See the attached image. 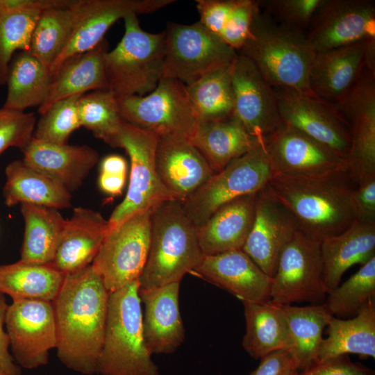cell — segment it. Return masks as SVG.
Instances as JSON below:
<instances>
[{
	"instance_id": "cell-44",
	"label": "cell",
	"mask_w": 375,
	"mask_h": 375,
	"mask_svg": "<svg viewBox=\"0 0 375 375\" xmlns=\"http://www.w3.org/2000/svg\"><path fill=\"white\" fill-rule=\"evenodd\" d=\"M322 0L259 1L260 10L275 21L306 31Z\"/></svg>"
},
{
	"instance_id": "cell-11",
	"label": "cell",
	"mask_w": 375,
	"mask_h": 375,
	"mask_svg": "<svg viewBox=\"0 0 375 375\" xmlns=\"http://www.w3.org/2000/svg\"><path fill=\"white\" fill-rule=\"evenodd\" d=\"M122 119L157 133H178L192 137L198 117L182 82L162 77L156 88L144 96L117 97Z\"/></svg>"
},
{
	"instance_id": "cell-6",
	"label": "cell",
	"mask_w": 375,
	"mask_h": 375,
	"mask_svg": "<svg viewBox=\"0 0 375 375\" xmlns=\"http://www.w3.org/2000/svg\"><path fill=\"white\" fill-rule=\"evenodd\" d=\"M123 19L122 40L104 56L108 89L117 97L144 96L151 92L163 77L165 32L145 31L134 13Z\"/></svg>"
},
{
	"instance_id": "cell-42",
	"label": "cell",
	"mask_w": 375,
	"mask_h": 375,
	"mask_svg": "<svg viewBox=\"0 0 375 375\" xmlns=\"http://www.w3.org/2000/svg\"><path fill=\"white\" fill-rule=\"evenodd\" d=\"M327 294L325 303L333 316L357 315L375 299V257Z\"/></svg>"
},
{
	"instance_id": "cell-39",
	"label": "cell",
	"mask_w": 375,
	"mask_h": 375,
	"mask_svg": "<svg viewBox=\"0 0 375 375\" xmlns=\"http://www.w3.org/2000/svg\"><path fill=\"white\" fill-rule=\"evenodd\" d=\"M234 62L186 85L188 94L199 122L223 120L233 117L232 74Z\"/></svg>"
},
{
	"instance_id": "cell-29",
	"label": "cell",
	"mask_w": 375,
	"mask_h": 375,
	"mask_svg": "<svg viewBox=\"0 0 375 375\" xmlns=\"http://www.w3.org/2000/svg\"><path fill=\"white\" fill-rule=\"evenodd\" d=\"M322 281L326 294L336 288L344 273L355 264L375 257V224L355 221L344 232L320 243Z\"/></svg>"
},
{
	"instance_id": "cell-48",
	"label": "cell",
	"mask_w": 375,
	"mask_h": 375,
	"mask_svg": "<svg viewBox=\"0 0 375 375\" xmlns=\"http://www.w3.org/2000/svg\"><path fill=\"white\" fill-rule=\"evenodd\" d=\"M356 221L375 224V176L356 185L353 194Z\"/></svg>"
},
{
	"instance_id": "cell-31",
	"label": "cell",
	"mask_w": 375,
	"mask_h": 375,
	"mask_svg": "<svg viewBox=\"0 0 375 375\" xmlns=\"http://www.w3.org/2000/svg\"><path fill=\"white\" fill-rule=\"evenodd\" d=\"M190 140L214 174L263 141L250 135L233 116L223 120L199 122Z\"/></svg>"
},
{
	"instance_id": "cell-37",
	"label": "cell",
	"mask_w": 375,
	"mask_h": 375,
	"mask_svg": "<svg viewBox=\"0 0 375 375\" xmlns=\"http://www.w3.org/2000/svg\"><path fill=\"white\" fill-rule=\"evenodd\" d=\"M65 274L51 264H33L19 260L0 265V293L12 301L52 302L58 295Z\"/></svg>"
},
{
	"instance_id": "cell-4",
	"label": "cell",
	"mask_w": 375,
	"mask_h": 375,
	"mask_svg": "<svg viewBox=\"0 0 375 375\" xmlns=\"http://www.w3.org/2000/svg\"><path fill=\"white\" fill-rule=\"evenodd\" d=\"M197 226L176 200L163 201L151 214V239L140 289L181 283L201 261Z\"/></svg>"
},
{
	"instance_id": "cell-5",
	"label": "cell",
	"mask_w": 375,
	"mask_h": 375,
	"mask_svg": "<svg viewBox=\"0 0 375 375\" xmlns=\"http://www.w3.org/2000/svg\"><path fill=\"white\" fill-rule=\"evenodd\" d=\"M139 288V281H136L110 292L96 374L160 375L144 342Z\"/></svg>"
},
{
	"instance_id": "cell-30",
	"label": "cell",
	"mask_w": 375,
	"mask_h": 375,
	"mask_svg": "<svg viewBox=\"0 0 375 375\" xmlns=\"http://www.w3.org/2000/svg\"><path fill=\"white\" fill-rule=\"evenodd\" d=\"M5 174L3 197L7 206L32 204L58 210L72 207L69 192L22 159L8 164Z\"/></svg>"
},
{
	"instance_id": "cell-17",
	"label": "cell",
	"mask_w": 375,
	"mask_h": 375,
	"mask_svg": "<svg viewBox=\"0 0 375 375\" xmlns=\"http://www.w3.org/2000/svg\"><path fill=\"white\" fill-rule=\"evenodd\" d=\"M232 86L233 116L250 135L264 140L282 126L272 87L251 60L238 53Z\"/></svg>"
},
{
	"instance_id": "cell-49",
	"label": "cell",
	"mask_w": 375,
	"mask_h": 375,
	"mask_svg": "<svg viewBox=\"0 0 375 375\" xmlns=\"http://www.w3.org/2000/svg\"><path fill=\"white\" fill-rule=\"evenodd\" d=\"M297 371L294 360L290 353L280 350L260 358L258 366L249 375H292Z\"/></svg>"
},
{
	"instance_id": "cell-27",
	"label": "cell",
	"mask_w": 375,
	"mask_h": 375,
	"mask_svg": "<svg viewBox=\"0 0 375 375\" xmlns=\"http://www.w3.org/2000/svg\"><path fill=\"white\" fill-rule=\"evenodd\" d=\"M256 194L226 203L197 227V239L203 255L242 249L253 222Z\"/></svg>"
},
{
	"instance_id": "cell-47",
	"label": "cell",
	"mask_w": 375,
	"mask_h": 375,
	"mask_svg": "<svg viewBox=\"0 0 375 375\" xmlns=\"http://www.w3.org/2000/svg\"><path fill=\"white\" fill-rule=\"evenodd\" d=\"M369 368L353 362L348 355H341L318 361L301 370L298 375H372Z\"/></svg>"
},
{
	"instance_id": "cell-35",
	"label": "cell",
	"mask_w": 375,
	"mask_h": 375,
	"mask_svg": "<svg viewBox=\"0 0 375 375\" xmlns=\"http://www.w3.org/2000/svg\"><path fill=\"white\" fill-rule=\"evenodd\" d=\"M20 210L24 232L19 260L33 264H51L66 219L53 208L22 204Z\"/></svg>"
},
{
	"instance_id": "cell-2",
	"label": "cell",
	"mask_w": 375,
	"mask_h": 375,
	"mask_svg": "<svg viewBox=\"0 0 375 375\" xmlns=\"http://www.w3.org/2000/svg\"><path fill=\"white\" fill-rule=\"evenodd\" d=\"M265 187L289 212L298 230L319 243L356 220V184L348 169L316 176L275 174Z\"/></svg>"
},
{
	"instance_id": "cell-8",
	"label": "cell",
	"mask_w": 375,
	"mask_h": 375,
	"mask_svg": "<svg viewBox=\"0 0 375 375\" xmlns=\"http://www.w3.org/2000/svg\"><path fill=\"white\" fill-rule=\"evenodd\" d=\"M158 137L154 132L123 121L117 148L124 149L128 155L131 173L125 198L108 219L110 228L136 214L153 210L163 201L174 200L156 171Z\"/></svg>"
},
{
	"instance_id": "cell-32",
	"label": "cell",
	"mask_w": 375,
	"mask_h": 375,
	"mask_svg": "<svg viewBox=\"0 0 375 375\" xmlns=\"http://www.w3.org/2000/svg\"><path fill=\"white\" fill-rule=\"evenodd\" d=\"M246 332L244 349L253 358L260 359L280 350L288 352L292 341L286 317L280 305L243 301Z\"/></svg>"
},
{
	"instance_id": "cell-36",
	"label": "cell",
	"mask_w": 375,
	"mask_h": 375,
	"mask_svg": "<svg viewBox=\"0 0 375 375\" xmlns=\"http://www.w3.org/2000/svg\"><path fill=\"white\" fill-rule=\"evenodd\" d=\"M53 76L49 67L27 51H18L12 58L7 74V95L3 108L24 112L40 106Z\"/></svg>"
},
{
	"instance_id": "cell-38",
	"label": "cell",
	"mask_w": 375,
	"mask_h": 375,
	"mask_svg": "<svg viewBox=\"0 0 375 375\" xmlns=\"http://www.w3.org/2000/svg\"><path fill=\"white\" fill-rule=\"evenodd\" d=\"M286 317L292 341L289 352L297 370L317 361L322 333L333 315L325 303L308 306H281Z\"/></svg>"
},
{
	"instance_id": "cell-3",
	"label": "cell",
	"mask_w": 375,
	"mask_h": 375,
	"mask_svg": "<svg viewBox=\"0 0 375 375\" xmlns=\"http://www.w3.org/2000/svg\"><path fill=\"white\" fill-rule=\"evenodd\" d=\"M238 53L251 60L272 87L315 96L308 77L315 52L305 31L281 24L258 8Z\"/></svg>"
},
{
	"instance_id": "cell-46",
	"label": "cell",
	"mask_w": 375,
	"mask_h": 375,
	"mask_svg": "<svg viewBox=\"0 0 375 375\" xmlns=\"http://www.w3.org/2000/svg\"><path fill=\"white\" fill-rule=\"evenodd\" d=\"M259 1L233 0L219 38L237 52L247 40Z\"/></svg>"
},
{
	"instance_id": "cell-14",
	"label": "cell",
	"mask_w": 375,
	"mask_h": 375,
	"mask_svg": "<svg viewBox=\"0 0 375 375\" xmlns=\"http://www.w3.org/2000/svg\"><path fill=\"white\" fill-rule=\"evenodd\" d=\"M6 330L11 354L21 368L33 369L48 364L49 351L57 345L52 302L12 301L6 313Z\"/></svg>"
},
{
	"instance_id": "cell-33",
	"label": "cell",
	"mask_w": 375,
	"mask_h": 375,
	"mask_svg": "<svg viewBox=\"0 0 375 375\" xmlns=\"http://www.w3.org/2000/svg\"><path fill=\"white\" fill-rule=\"evenodd\" d=\"M327 327L328 337L321 342L316 362L349 353L375 358V299L352 318L333 315Z\"/></svg>"
},
{
	"instance_id": "cell-50",
	"label": "cell",
	"mask_w": 375,
	"mask_h": 375,
	"mask_svg": "<svg viewBox=\"0 0 375 375\" xmlns=\"http://www.w3.org/2000/svg\"><path fill=\"white\" fill-rule=\"evenodd\" d=\"M8 306L4 294L0 293V368L6 375H22V368L10 352V340L4 328Z\"/></svg>"
},
{
	"instance_id": "cell-52",
	"label": "cell",
	"mask_w": 375,
	"mask_h": 375,
	"mask_svg": "<svg viewBox=\"0 0 375 375\" xmlns=\"http://www.w3.org/2000/svg\"><path fill=\"white\" fill-rule=\"evenodd\" d=\"M100 170L101 173L126 176L127 162L122 156L108 155L102 160Z\"/></svg>"
},
{
	"instance_id": "cell-9",
	"label": "cell",
	"mask_w": 375,
	"mask_h": 375,
	"mask_svg": "<svg viewBox=\"0 0 375 375\" xmlns=\"http://www.w3.org/2000/svg\"><path fill=\"white\" fill-rule=\"evenodd\" d=\"M165 35L163 77L189 85L205 74L233 63L238 52L200 22H169Z\"/></svg>"
},
{
	"instance_id": "cell-1",
	"label": "cell",
	"mask_w": 375,
	"mask_h": 375,
	"mask_svg": "<svg viewBox=\"0 0 375 375\" xmlns=\"http://www.w3.org/2000/svg\"><path fill=\"white\" fill-rule=\"evenodd\" d=\"M109 292L92 265L66 274L52 301L57 356L68 369L96 374L107 321Z\"/></svg>"
},
{
	"instance_id": "cell-54",
	"label": "cell",
	"mask_w": 375,
	"mask_h": 375,
	"mask_svg": "<svg viewBox=\"0 0 375 375\" xmlns=\"http://www.w3.org/2000/svg\"><path fill=\"white\" fill-rule=\"evenodd\" d=\"M0 375H6L1 368H0Z\"/></svg>"
},
{
	"instance_id": "cell-40",
	"label": "cell",
	"mask_w": 375,
	"mask_h": 375,
	"mask_svg": "<svg viewBox=\"0 0 375 375\" xmlns=\"http://www.w3.org/2000/svg\"><path fill=\"white\" fill-rule=\"evenodd\" d=\"M59 0H40L33 6L0 15V86L6 85L8 67L18 51H29L33 29L42 9Z\"/></svg>"
},
{
	"instance_id": "cell-53",
	"label": "cell",
	"mask_w": 375,
	"mask_h": 375,
	"mask_svg": "<svg viewBox=\"0 0 375 375\" xmlns=\"http://www.w3.org/2000/svg\"><path fill=\"white\" fill-rule=\"evenodd\" d=\"M40 0H0V15L16 8L38 3Z\"/></svg>"
},
{
	"instance_id": "cell-12",
	"label": "cell",
	"mask_w": 375,
	"mask_h": 375,
	"mask_svg": "<svg viewBox=\"0 0 375 375\" xmlns=\"http://www.w3.org/2000/svg\"><path fill=\"white\" fill-rule=\"evenodd\" d=\"M320 243L297 230L282 250L270 288L277 305L325 303Z\"/></svg>"
},
{
	"instance_id": "cell-41",
	"label": "cell",
	"mask_w": 375,
	"mask_h": 375,
	"mask_svg": "<svg viewBox=\"0 0 375 375\" xmlns=\"http://www.w3.org/2000/svg\"><path fill=\"white\" fill-rule=\"evenodd\" d=\"M78 110L81 126L95 138L117 148L124 120L119 114L117 97L112 91L99 90L82 95L78 101Z\"/></svg>"
},
{
	"instance_id": "cell-18",
	"label": "cell",
	"mask_w": 375,
	"mask_h": 375,
	"mask_svg": "<svg viewBox=\"0 0 375 375\" xmlns=\"http://www.w3.org/2000/svg\"><path fill=\"white\" fill-rule=\"evenodd\" d=\"M265 145L274 174L316 176L348 169L335 151L284 123L265 139Z\"/></svg>"
},
{
	"instance_id": "cell-10",
	"label": "cell",
	"mask_w": 375,
	"mask_h": 375,
	"mask_svg": "<svg viewBox=\"0 0 375 375\" xmlns=\"http://www.w3.org/2000/svg\"><path fill=\"white\" fill-rule=\"evenodd\" d=\"M151 210L110 228L91 265L110 292L139 281L151 239Z\"/></svg>"
},
{
	"instance_id": "cell-7",
	"label": "cell",
	"mask_w": 375,
	"mask_h": 375,
	"mask_svg": "<svg viewBox=\"0 0 375 375\" xmlns=\"http://www.w3.org/2000/svg\"><path fill=\"white\" fill-rule=\"evenodd\" d=\"M274 174L264 140L211 176L181 203L183 210L197 227L226 203L256 194Z\"/></svg>"
},
{
	"instance_id": "cell-21",
	"label": "cell",
	"mask_w": 375,
	"mask_h": 375,
	"mask_svg": "<svg viewBox=\"0 0 375 375\" xmlns=\"http://www.w3.org/2000/svg\"><path fill=\"white\" fill-rule=\"evenodd\" d=\"M156 167L164 187L181 203L215 174L190 138L178 133L159 135Z\"/></svg>"
},
{
	"instance_id": "cell-20",
	"label": "cell",
	"mask_w": 375,
	"mask_h": 375,
	"mask_svg": "<svg viewBox=\"0 0 375 375\" xmlns=\"http://www.w3.org/2000/svg\"><path fill=\"white\" fill-rule=\"evenodd\" d=\"M297 230L289 212L264 187L256 194L253 222L242 250L272 278L282 250Z\"/></svg>"
},
{
	"instance_id": "cell-16",
	"label": "cell",
	"mask_w": 375,
	"mask_h": 375,
	"mask_svg": "<svg viewBox=\"0 0 375 375\" xmlns=\"http://www.w3.org/2000/svg\"><path fill=\"white\" fill-rule=\"evenodd\" d=\"M272 89L283 123L330 148L347 162L350 132L331 104L290 88Z\"/></svg>"
},
{
	"instance_id": "cell-28",
	"label": "cell",
	"mask_w": 375,
	"mask_h": 375,
	"mask_svg": "<svg viewBox=\"0 0 375 375\" xmlns=\"http://www.w3.org/2000/svg\"><path fill=\"white\" fill-rule=\"evenodd\" d=\"M108 48V42L103 38L92 49L65 60L53 76L47 97L38 108L40 115L61 99L108 89L104 56Z\"/></svg>"
},
{
	"instance_id": "cell-51",
	"label": "cell",
	"mask_w": 375,
	"mask_h": 375,
	"mask_svg": "<svg viewBox=\"0 0 375 375\" xmlns=\"http://www.w3.org/2000/svg\"><path fill=\"white\" fill-rule=\"evenodd\" d=\"M126 176L108 174L100 172L99 185L105 193L112 196L119 195L122 193L126 182Z\"/></svg>"
},
{
	"instance_id": "cell-23",
	"label": "cell",
	"mask_w": 375,
	"mask_h": 375,
	"mask_svg": "<svg viewBox=\"0 0 375 375\" xmlns=\"http://www.w3.org/2000/svg\"><path fill=\"white\" fill-rule=\"evenodd\" d=\"M180 283L140 289L144 342L152 355L174 352L184 342L185 328L179 309Z\"/></svg>"
},
{
	"instance_id": "cell-26",
	"label": "cell",
	"mask_w": 375,
	"mask_h": 375,
	"mask_svg": "<svg viewBox=\"0 0 375 375\" xmlns=\"http://www.w3.org/2000/svg\"><path fill=\"white\" fill-rule=\"evenodd\" d=\"M110 230L108 220L90 208L76 207L66 219L51 265L65 275L90 265Z\"/></svg>"
},
{
	"instance_id": "cell-15",
	"label": "cell",
	"mask_w": 375,
	"mask_h": 375,
	"mask_svg": "<svg viewBox=\"0 0 375 375\" xmlns=\"http://www.w3.org/2000/svg\"><path fill=\"white\" fill-rule=\"evenodd\" d=\"M315 52L375 40V2L322 0L306 31Z\"/></svg>"
},
{
	"instance_id": "cell-45",
	"label": "cell",
	"mask_w": 375,
	"mask_h": 375,
	"mask_svg": "<svg viewBox=\"0 0 375 375\" xmlns=\"http://www.w3.org/2000/svg\"><path fill=\"white\" fill-rule=\"evenodd\" d=\"M37 121L33 112L0 108V156L8 148L22 150L33 138Z\"/></svg>"
},
{
	"instance_id": "cell-22",
	"label": "cell",
	"mask_w": 375,
	"mask_h": 375,
	"mask_svg": "<svg viewBox=\"0 0 375 375\" xmlns=\"http://www.w3.org/2000/svg\"><path fill=\"white\" fill-rule=\"evenodd\" d=\"M193 272L242 302L270 301L272 278L242 249L204 255Z\"/></svg>"
},
{
	"instance_id": "cell-25",
	"label": "cell",
	"mask_w": 375,
	"mask_h": 375,
	"mask_svg": "<svg viewBox=\"0 0 375 375\" xmlns=\"http://www.w3.org/2000/svg\"><path fill=\"white\" fill-rule=\"evenodd\" d=\"M21 151L26 164L53 178L70 193L82 185L99 159L98 152L88 145L53 144L33 137Z\"/></svg>"
},
{
	"instance_id": "cell-13",
	"label": "cell",
	"mask_w": 375,
	"mask_h": 375,
	"mask_svg": "<svg viewBox=\"0 0 375 375\" xmlns=\"http://www.w3.org/2000/svg\"><path fill=\"white\" fill-rule=\"evenodd\" d=\"M332 106L350 132L348 171L357 185L375 176V72L365 65L349 93Z\"/></svg>"
},
{
	"instance_id": "cell-55",
	"label": "cell",
	"mask_w": 375,
	"mask_h": 375,
	"mask_svg": "<svg viewBox=\"0 0 375 375\" xmlns=\"http://www.w3.org/2000/svg\"><path fill=\"white\" fill-rule=\"evenodd\" d=\"M292 375H298V371L294 372Z\"/></svg>"
},
{
	"instance_id": "cell-24",
	"label": "cell",
	"mask_w": 375,
	"mask_h": 375,
	"mask_svg": "<svg viewBox=\"0 0 375 375\" xmlns=\"http://www.w3.org/2000/svg\"><path fill=\"white\" fill-rule=\"evenodd\" d=\"M367 42L315 52L308 77L312 93L331 105L341 101L365 66Z\"/></svg>"
},
{
	"instance_id": "cell-19",
	"label": "cell",
	"mask_w": 375,
	"mask_h": 375,
	"mask_svg": "<svg viewBox=\"0 0 375 375\" xmlns=\"http://www.w3.org/2000/svg\"><path fill=\"white\" fill-rule=\"evenodd\" d=\"M175 0H81L72 35L50 68L52 76L69 57L94 48L112 25L128 14H150Z\"/></svg>"
},
{
	"instance_id": "cell-43",
	"label": "cell",
	"mask_w": 375,
	"mask_h": 375,
	"mask_svg": "<svg viewBox=\"0 0 375 375\" xmlns=\"http://www.w3.org/2000/svg\"><path fill=\"white\" fill-rule=\"evenodd\" d=\"M83 94L74 95L52 104L37 122L33 138L43 142L65 144L81 126L78 101Z\"/></svg>"
},
{
	"instance_id": "cell-34",
	"label": "cell",
	"mask_w": 375,
	"mask_h": 375,
	"mask_svg": "<svg viewBox=\"0 0 375 375\" xmlns=\"http://www.w3.org/2000/svg\"><path fill=\"white\" fill-rule=\"evenodd\" d=\"M81 0H59L42 10L29 53L50 68L66 47L77 21Z\"/></svg>"
}]
</instances>
